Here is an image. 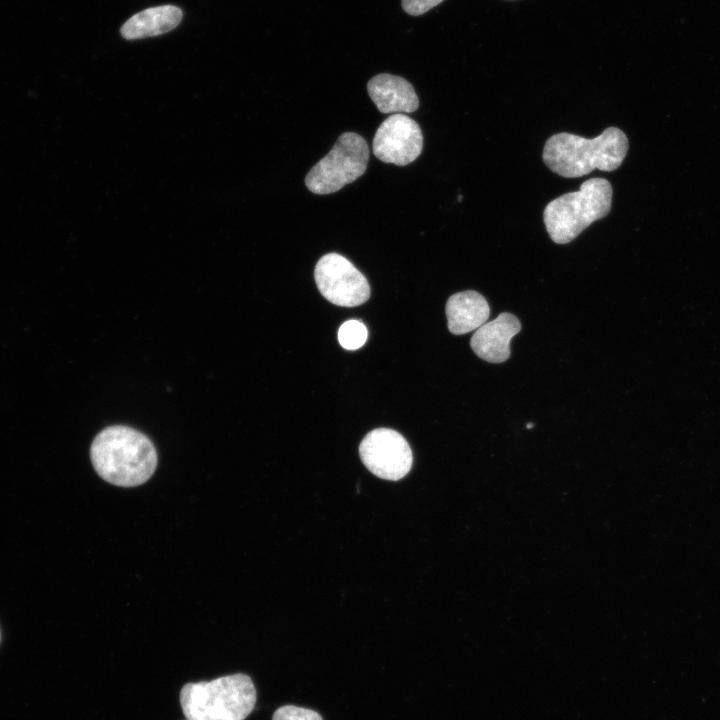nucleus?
<instances>
[{"label": "nucleus", "mask_w": 720, "mask_h": 720, "mask_svg": "<svg viewBox=\"0 0 720 720\" xmlns=\"http://www.w3.org/2000/svg\"><path fill=\"white\" fill-rule=\"evenodd\" d=\"M90 458L97 474L120 487L145 483L157 467V452L150 439L128 426L114 425L93 440Z\"/></svg>", "instance_id": "obj_1"}, {"label": "nucleus", "mask_w": 720, "mask_h": 720, "mask_svg": "<svg viewBox=\"0 0 720 720\" xmlns=\"http://www.w3.org/2000/svg\"><path fill=\"white\" fill-rule=\"evenodd\" d=\"M628 148L625 133L619 128L609 127L592 139L565 132L554 134L546 141L542 157L552 172L565 178H575L594 169L616 170Z\"/></svg>", "instance_id": "obj_2"}, {"label": "nucleus", "mask_w": 720, "mask_h": 720, "mask_svg": "<svg viewBox=\"0 0 720 720\" xmlns=\"http://www.w3.org/2000/svg\"><path fill=\"white\" fill-rule=\"evenodd\" d=\"M256 699L254 683L243 673L187 683L180 691L186 720H245Z\"/></svg>", "instance_id": "obj_3"}, {"label": "nucleus", "mask_w": 720, "mask_h": 720, "mask_svg": "<svg viewBox=\"0 0 720 720\" xmlns=\"http://www.w3.org/2000/svg\"><path fill=\"white\" fill-rule=\"evenodd\" d=\"M611 204L610 182L595 177L584 181L579 190L549 202L543 212V221L553 242L567 244L594 221L607 216Z\"/></svg>", "instance_id": "obj_4"}, {"label": "nucleus", "mask_w": 720, "mask_h": 720, "mask_svg": "<svg viewBox=\"0 0 720 720\" xmlns=\"http://www.w3.org/2000/svg\"><path fill=\"white\" fill-rule=\"evenodd\" d=\"M369 160L366 140L357 133L339 136L328 154L316 163L305 177L306 187L325 195L340 190L364 174Z\"/></svg>", "instance_id": "obj_5"}, {"label": "nucleus", "mask_w": 720, "mask_h": 720, "mask_svg": "<svg viewBox=\"0 0 720 720\" xmlns=\"http://www.w3.org/2000/svg\"><path fill=\"white\" fill-rule=\"evenodd\" d=\"M314 278L322 296L335 305L355 307L370 297L366 277L340 254L322 256L315 266Z\"/></svg>", "instance_id": "obj_6"}, {"label": "nucleus", "mask_w": 720, "mask_h": 720, "mask_svg": "<svg viewBox=\"0 0 720 720\" xmlns=\"http://www.w3.org/2000/svg\"><path fill=\"white\" fill-rule=\"evenodd\" d=\"M359 454L366 468L385 480L403 478L413 462L408 442L400 433L389 428L368 432L359 445Z\"/></svg>", "instance_id": "obj_7"}, {"label": "nucleus", "mask_w": 720, "mask_h": 720, "mask_svg": "<svg viewBox=\"0 0 720 720\" xmlns=\"http://www.w3.org/2000/svg\"><path fill=\"white\" fill-rule=\"evenodd\" d=\"M372 148L382 162L405 166L422 152L423 135L416 121L405 114L395 113L378 127Z\"/></svg>", "instance_id": "obj_8"}, {"label": "nucleus", "mask_w": 720, "mask_h": 720, "mask_svg": "<svg viewBox=\"0 0 720 720\" xmlns=\"http://www.w3.org/2000/svg\"><path fill=\"white\" fill-rule=\"evenodd\" d=\"M520 330L518 318L504 312L480 326L473 334L470 346L481 359L490 363H502L510 357V341Z\"/></svg>", "instance_id": "obj_9"}, {"label": "nucleus", "mask_w": 720, "mask_h": 720, "mask_svg": "<svg viewBox=\"0 0 720 720\" xmlns=\"http://www.w3.org/2000/svg\"><path fill=\"white\" fill-rule=\"evenodd\" d=\"M367 91L382 113H411L419 106L413 86L400 76L378 74L369 80Z\"/></svg>", "instance_id": "obj_10"}, {"label": "nucleus", "mask_w": 720, "mask_h": 720, "mask_svg": "<svg viewBox=\"0 0 720 720\" xmlns=\"http://www.w3.org/2000/svg\"><path fill=\"white\" fill-rule=\"evenodd\" d=\"M489 315L487 300L473 290L453 294L446 303L448 329L455 335L478 329L486 323Z\"/></svg>", "instance_id": "obj_11"}, {"label": "nucleus", "mask_w": 720, "mask_h": 720, "mask_svg": "<svg viewBox=\"0 0 720 720\" xmlns=\"http://www.w3.org/2000/svg\"><path fill=\"white\" fill-rule=\"evenodd\" d=\"M182 16L181 9L173 5L148 8L129 18L120 32L128 40L158 36L177 27Z\"/></svg>", "instance_id": "obj_12"}, {"label": "nucleus", "mask_w": 720, "mask_h": 720, "mask_svg": "<svg viewBox=\"0 0 720 720\" xmlns=\"http://www.w3.org/2000/svg\"><path fill=\"white\" fill-rule=\"evenodd\" d=\"M368 337L366 326L358 320L344 322L338 331V341L348 350H356L364 345Z\"/></svg>", "instance_id": "obj_13"}, {"label": "nucleus", "mask_w": 720, "mask_h": 720, "mask_svg": "<svg viewBox=\"0 0 720 720\" xmlns=\"http://www.w3.org/2000/svg\"><path fill=\"white\" fill-rule=\"evenodd\" d=\"M272 720H323L322 717L313 710L302 708L294 705H285L278 708L272 717Z\"/></svg>", "instance_id": "obj_14"}, {"label": "nucleus", "mask_w": 720, "mask_h": 720, "mask_svg": "<svg viewBox=\"0 0 720 720\" xmlns=\"http://www.w3.org/2000/svg\"><path fill=\"white\" fill-rule=\"evenodd\" d=\"M442 1L443 0H402V7L406 13L418 16L437 6Z\"/></svg>", "instance_id": "obj_15"}, {"label": "nucleus", "mask_w": 720, "mask_h": 720, "mask_svg": "<svg viewBox=\"0 0 720 720\" xmlns=\"http://www.w3.org/2000/svg\"><path fill=\"white\" fill-rule=\"evenodd\" d=\"M532 426V423L527 424V428H531Z\"/></svg>", "instance_id": "obj_16"}, {"label": "nucleus", "mask_w": 720, "mask_h": 720, "mask_svg": "<svg viewBox=\"0 0 720 720\" xmlns=\"http://www.w3.org/2000/svg\"><path fill=\"white\" fill-rule=\"evenodd\" d=\"M0 642H1V632H0Z\"/></svg>", "instance_id": "obj_17"}]
</instances>
